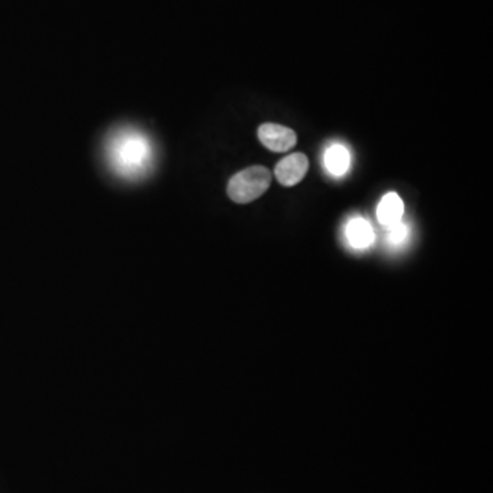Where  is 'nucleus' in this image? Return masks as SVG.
Segmentation results:
<instances>
[{"label": "nucleus", "instance_id": "nucleus-1", "mask_svg": "<svg viewBox=\"0 0 493 493\" xmlns=\"http://www.w3.org/2000/svg\"><path fill=\"white\" fill-rule=\"evenodd\" d=\"M106 155L113 172L127 180L147 174L154 162V148L147 136L129 127L110 135L106 143Z\"/></svg>", "mask_w": 493, "mask_h": 493}, {"label": "nucleus", "instance_id": "nucleus-2", "mask_svg": "<svg viewBox=\"0 0 493 493\" xmlns=\"http://www.w3.org/2000/svg\"><path fill=\"white\" fill-rule=\"evenodd\" d=\"M271 174L265 166H251L235 174L227 184V195L240 204L262 196L270 187Z\"/></svg>", "mask_w": 493, "mask_h": 493}, {"label": "nucleus", "instance_id": "nucleus-3", "mask_svg": "<svg viewBox=\"0 0 493 493\" xmlns=\"http://www.w3.org/2000/svg\"><path fill=\"white\" fill-rule=\"evenodd\" d=\"M261 143L273 152H287L296 146V133L287 126L278 123H263L258 129Z\"/></svg>", "mask_w": 493, "mask_h": 493}, {"label": "nucleus", "instance_id": "nucleus-4", "mask_svg": "<svg viewBox=\"0 0 493 493\" xmlns=\"http://www.w3.org/2000/svg\"><path fill=\"white\" fill-rule=\"evenodd\" d=\"M308 170V159L304 154L296 152L281 159L275 166V178L284 187L299 184Z\"/></svg>", "mask_w": 493, "mask_h": 493}, {"label": "nucleus", "instance_id": "nucleus-5", "mask_svg": "<svg viewBox=\"0 0 493 493\" xmlns=\"http://www.w3.org/2000/svg\"><path fill=\"white\" fill-rule=\"evenodd\" d=\"M404 214V204L400 196L394 192L387 194L381 199L377 207V218L380 223L387 227H391L401 221Z\"/></svg>", "mask_w": 493, "mask_h": 493}, {"label": "nucleus", "instance_id": "nucleus-6", "mask_svg": "<svg viewBox=\"0 0 493 493\" xmlns=\"http://www.w3.org/2000/svg\"><path fill=\"white\" fill-rule=\"evenodd\" d=\"M345 233L349 244L358 249L368 248L374 240L373 227L369 222L363 218H354L348 222Z\"/></svg>", "mask_w": 493, "mask_h": 493}, {"label": "nucleus", "instance_id": "nucleus-7", "mask_svg": "<svg viewBox=\"0 0 493 493\" xmlns=\"http://www.w3.org/2000/svg\"><path fill=\"white\" fill-rule=\"evenodd\" d=\"M325 166L333 175H342L348 170L349 154L344 146L335 144L325 154Z\"/></svg>", "mask_w": 493, "mask_h": 493}, {"label": "nucleus", "instance_id": "nucleus-8", "mask_svg": "<svg viewBox=\"0 0 493 493\" xmlns=\"http://www.w3.org/2000/svg\"><path fill=\"white\" fill-rule=\"evenodd\" d=\"M408 236V229L406 225H403L401 222L396 223L394 226L388 227V242L391 244H400L403 243Z\"/></svg>", "mask_w": 493, "mask_h": 493}]
</instances>
